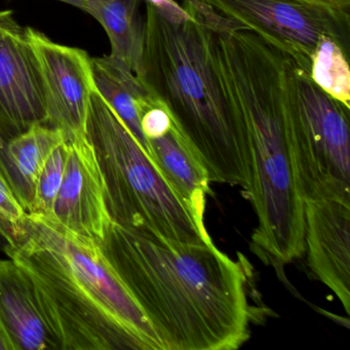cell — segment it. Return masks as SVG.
Listing matches in <instances>:
<instances>
[{
	"label": "cell",
	"mask_w": 350,
	"mask_h": 350,
	"mask_svg": "<svg viewBox=\"0 0 350 350\" xmlns=\"http://www.w3.org/2000/svg\"><path fill=\"white\" fill-rule=\"evenodd\" d=\"M66 141L59 129L38 124L8 142L5 167L9 187L29 213L40 173L53 151Z\"/></svg>",
	"instance_id": "14"
},
{
	"label": "cell",
	"mask_w": 350,
	"mask_h": 350,
	"mask_svg": "<svg viewBox=\"0 0 350 350\" xmlns=\"http://www.w3.org/2000/svg\"><path fill=\"white\" fill-rule=\"evenodd\" d=\"M172 126L171 118L161 105L149 108L141 116V129L147 141L163 136Z\"/></svg>",
	"instance_id": "20"
},
{
	"label": "cell",
	"mask_w": 350,
	"mask_h": 350,
	"mask_svg": "<svg viewBox=\"0 0 350 350\" xmlns=\"http://www.w3.org/2000/svg\"><path fill=\"white\" fill-rule=\"evenodd\" d=\"M294 144L304 200L350 202V108L295 66Z\"/></svg>",
	"instance_id": "6"
},
{
	"label": "cell",
	"mask_w": 350,
	"mask_h": 350,
	"mask_svg": "<svg viewBox=\"0 0 350 350\" xmlns=\"http://www.w3.org/2000/svg\"><path fill=\"white\" fill-rule=\"evenodd\" d=\"M304 243L311 273L350 309V202L305 200Z\"/></svg>",
	"instance_id": "11"
},
{
	"label": "cell",
	"mask_w": 350,
	"mask_h": 350,
	"mask_svg": "<svg viewBox=\"0 0 350 350\" xmlns=\"http://www.w3.org/2000/svg\"><path fill=\"white\" fill-rule=\"evenodd\" d=\"M3 250L38 286L63 350H163L99 241L27 214Z\"/></svg>",
	"instance_id": "3"
},
{
	"label": "cell",
	"mask_w": 350,
	"mask_h": 350,
	"mask_svg": "<svg viewBox=\"0 0 350 350\" xmlns=\"http://www.w3.org/2000/svg\"><path fill=\"white\" fill-rule=\"evenodd\" d=\"M27 30L44 85L46 124L66 137L87 134L96 89L91 57L81 49L56 44L33 28Z\"/></svg>",
	"instance_id": "9"
},
{
	"label": "cell",
	"mask_w": 350,
	"mask_h": 350,
	"mask_svg": "<svg viewBox=\"0 0 350 350\" xmlns=\"http://www.w3.org/2000/svg\"><path fill=\"white\" fill-rule=\"evenodd\" d=\"M0 329L10 350H63L38 286L10 258L0 260Z\"/></svg>",
	"instance_id": "12"
},
{
	"label": "cell",
	"mask_w": 350,
	"mask_h": 350,
	"mask_svg": "<svg viewBox=\"0 0 350 350\" xmlns=\"http://www.w3.org/2000/svg\"><path fill=\"white\" fill-rule=\"evenodd\" d=\"M46 122L44 85L27 27L11 11H0V179L5 183L8 142Z\"/></svg>",
	"instance_id": "8"
},
{
	"label": "cell",
	"mask_w": 350,
	"mask_h": 350,
	"mask_svg": "<svg viewBox=\"0 0 350 350\" xmlns=\"http://www.w3.org/2000/svg\"><path fill=\"white\" fill-rule=\"evenodd\" d=\"M66 147L64 177L51 218L102 243L112 219L95 149L88 134L66 137Z\"/></svg>",
	"instance_id": "10"
},
{
	"label": "cell",
	"mask_w": 350,
	"mask_h": 350,
	"mask_svg": "<svg viewBox=\"0 0 350 350\" xmlns=\"http://www.w3.org/2000/svg\"><path fill=\"white\" fill-rule=\"evenodd\" d=\"M210 32L213 68L249 147L245 196L257 217L252 250L265 263H291L305 254V200L293 130L296 63L239 24Z\"/></svg>",
	"instance_id": "1"
},
{
	"label": "cell",
	"mask_w": 350,
	"mask_h": 350,
	"mask_svg": "<svg viewBox=\"0 0 350 350\" xmlns=\"http://www.w3.org/2000/svg\"><path fill=\"white\" fill-rule=\"evenodd\" d=\"M146 5L140 75L208 172L211 183L249 185V147L213 68L210 29L193 16L167 18Z\"/></svg>",
	"instance_id": "4"
},
{
	"label": "cell",
	"mask_w": 350,
	"mask_h": 350,
	"mask_svg": "<svg viewBox=\"0 0 350 350\" xmlns=\"http://www.w3.org/2000/svg\"><path fill=\"white\" fill-rule=\"evenodd\" d=\"M143 0H85V12L93 16L109 38L110 56L140 75L145 42Z\"/></svg>",
	"instance_id": "16"
},
{
	"label": "cell",
	"mask_w": 350,
	"mask_h": 350,
	"mask_svg": "<svg viewBox=\"0 0 350 350\" xmlns=\"http://www.w3.org/2000/svg\"><path fill=\"white\" fill-rule=\"evenodd\" d=\"M27 214L13 190L0 179V237L5 243L19 230Z\"/></svg>",
	"instance_id": "19"
},
{
	"label": "cell",
	"mask_w": 350,
	"mask_h": 350,
	"mask_svg": "<svg viewBox=\"0 0 350 350\" xmlns=\"http://www.w3.org/2000/svg\"><path fill=\"white\" fill-rule=\"evenodd\" d=\"M5 243V241H3V237H0V243Z\"/></svg>",
	"instance_id": "23"
},
{
	"label": "cell",
	"mask_w": 350,
	"mask_h": 350,
	"mask_svg": "<svg viewBox=\"0 0 350 350\" xmlns=\"http://www.w3.org/2000/svg\"><path fill=\"white\" fill-rule=\"evenodd\" d=\"M87 134L97 155L113 222L183 243L212 241L204 222L165 180L97 89L92 94Z\"/></svg>",
	"instance_id": "5"
},
{
	"label": "cell",
	"mask_w": 350,
	"mask_h": 350,
	"mask_svg": "<svg viewBox=\"0 0 350 350\" xmlns=\"http://www.w3.org/2000/svg\"><path fill=\"white\" fill-rule=\"evenodd\" d=\"M92 65L96 89L151 159L150 145L141 129V116L159 104L139 77L122 61L109 55L92 59Z\"/></svg>",
	"instance_id": "15"
},
{
	"label": "cell",
	"mask_w": 350,
	"mask_h": 350,
	"mask_svg": "<svg viewBox=\"0 0 350 350\" xmlns=\"http://www.w3.org/2000/svg\"><path fill=\"white\" fill-rule=\"evenodd\" d=\"M61 3H67L85 12V0H58Z\"/></svg>",
	"instance_id": "21"
},
{
	"label": "cell",
	"mask_w": 350,
	"mask_h": 350,
	"mask_svg": "<svg viewBox=\"0 0 350 350\" xmlns=\"http://www.w3.org/2000/svg\"><path fill=\"white\" fill-rule=\"evenodd\" d=\"M0 350H10L9 343H8L1 329H0Z\"/></svg>",
	"instance_id": "22"
},
{
	"label": "cell",
	"mask_w": 350,
	"mask_h": 350,
	"mask_svg": "<svg viewBox=\"0 0 350 350\" xmlns=\"http://www.w3.org/2000/svg\"><path fill=\"white\" fill-rule=\"evenodd\" d=\"M309 75L325 93L350 108L349 56L329 36H319Z\"/></svg>",
	"instance_id": "17"
},
{
	"label": "cell",
	"mask_w": 350,
	"mask_h": 350,
	"mask_svg": "<svg viewBox=\"0 0 350 350\" xmlns=\"http://www.w3.org/2000/svg\"><path fill=\"white\" fill-rule=\"evenodd\" d=\"M288 54L309 73L321 36L350 56V0H202Z\"/></svg>",
	"instance_id": "7"
},
{
	"label": "cell",
	"mask_w": 350,
	"mask_h": 350,
	"mask_svg": "<svg viewBox=\"0 0 350 350\" xmlns=\"http://www.w3.org/2000/svg\"><path fill=\"white\" fill-rule=\"evenodd\" d=\"M66 141L59 145L49 157L38 178L33 202L28 214L53 217L55 202L64 177L66 163Z\"/></svg>",
	"instance_id": "18"
},
{
	"label": "cell",
	"mask_w": 350,
	"mask_h": 350,
	"mask_svg": "<svg viewBox=\"0 0 350 350\" xmlns=\"http://www.w3.org/2000/svg\"><path fill=\"white\" fill-rule=\"evenodd\" d=\"M151 159L172 187L204 222L206 198L211 192L206 167L185 139L172 126L163 136L148 141Z\"/></svg>",
	"instance_id": "13"
},
{
	"label": "cell",
	"mask_w": 350,
	"mask_h": 350,
	"mask_svg": "<svg viewBox=\"0 0 350 350\" xmlns=\"http://www.w3.org/2000/svg\"><path fill=\"white\" fill-rule=\"evenodd\" d=\"M100 243L163 350H233L249 339L245 270L213 241L183 243L111 221Z\"/></svg>",
	"instance_id": "2"
}]
</instances>
